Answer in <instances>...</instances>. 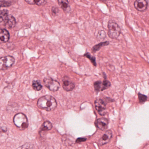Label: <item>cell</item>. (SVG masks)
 Returning <instances> with one entry per match:
<instances>
[{
    "label": "cell",
    "instance_id": "6da1fadb",
    "mask_svg": "<svg viewBox=\"0 0 149 149\" xmlns=\"http://www.w3.org/2000/svg\"><path fill=\"white\" fill-rule=\"evenodd\" d=\"M37 106L41 109L52 111L56 109L57 102L54 97L49 95L41 97L37 101Z\"/></svg>",
    "mask_w": 149,
    "mask_h": 149
},
{
    "label": "cell",
    "instance_id": "7a4b0ae2",
    "mask_svg": "<svg viewBox=\"0 0 149 149\" xmlns=\"http://www.w3.org/2000/svg\"><path fill=\"white\" fill-rule=\"evenodd\" d=\"M0 23L6 27L13 29L15 26L16 22L15 18L8 14V11L6 9L1 10L0 13Z\"/></svg>",
    "mask_w": 149,
    "mask_h": 149
},
{
    "label": "cell",
    "instance_id": "3957f363",
    "mask_svg": "<svg viewBox=\"0 0 149 149\" xmlns=\"http://www.w3.org/2000/svg\"><path fill=\"white\" fill-rule=\"evenodd\" d=\"M13 122L16 127L21 130H24L29 126L28 120L25 114L19 113L15 116Z\"/></svg>",
    "mask_w": 149,
    "mask_h": 149
},
{
    "label": "cell",
    "instance_id": "277c9868",
    "mask_svg": "<svg viewBox=\"0 0 149 149\" xmlns=\"http://www.w3.org/2000/svg\"><path fill=\"white\" fill-rule=\"evenodd\" d=\"M108 35L111 39H117L121 34V28L116 22L109 21L108 23Z\"/></svg>",
    "mask_w": 149,
    "mask_h": 149
},
{
    "label": "cell",
    "instance_id": "5b68a950",
    "mask_svg": "<svg viewBox=\"0 0 149 149\" xmlns=\"http://www.w3.org/2000/svg\"><path fill=\"white\" fill-rule=\"evenodd\" d=\"M15 62V59L11 56H4L0 59V69L5 70L11 68Z\"/></svg>",
    "mask_w": 149,
    "mask_h": 149
},
{
    "label": "cell",
    "instance_id": "8992f818",
    "mask_svg": "<svg viewBox=\"0 0 149 149\" xmlns=\"http://www.w3.org/2000/svg\"><path fill=\"white\" fill-rule=\"evenodd\" d=\"M43 84L50 91L53 92L57 91L60 88V83L50 77H45L43 80Z\"/></svg>",
    "mask_w": 149,
    "mask_h": 149
},
{
    "label": "cell",
    "instance_id": "52a82bcc",
    "mask_svg": "<svg viewBox=\"0 0 149 149\" xmlns=\"http://www.w3.org/2000/svg\"><path fill=\"white\" fill-rule=\"evenodd\" d=\"M96 109L100 115L102 116L105 115L106 113V104L102 99H97L95 102Z\"/></svg>",
    "mask_w": 149,
    "mask_h": 149
},
{
    "label": "cell",
    "instance_id": "ba28073f",
    "mask_svg": "<svg viewBox=\"0 0 149 149\" xmlns=\"http://www.w3.org/2000/svg\"><path fill=\"white\" fill-rule=\"evenodd\" d=\"M134 8L139 12H144L148 6V3L146 0H136L134 3Z\"/></svg>",
    "mask_w": 149,
    "mask_h": 149
},
{
    "label": "cell",
    "instance_id": "9c48e42d",
    "mask_svg": "<svg viewBox=\"0 0 149 149\" xmlns=\"http://www.w3.org/2000/svg\"><path fill=\"white\" fill-rule=\"evenodd\" d=\"M63 88L67 91H72L75 88V84L68 77H64L63 79Z\"/></svg>",
    "mask_w": 149,
    "mask_h": 149
},
{
    "label": "cell",
    "instance_id": "30bf717a",
    "mask_svg": "<svg viewBox=\"0 0 149 149\" xmlns=\"http://www.w3.org/2000/svg\"><path fill=\"white\" fill-rule=\"evenodd\" d=\"M95 124L96 126L99 130L102 131H104L108 128L109 121L108 119L105 118H101L96 120Z\"/></svg>",
    "mask_w": 149,
    "mask_h": 149
},
{
    "label": "cell",
    "instance_id": "8fae6325",
    "mask_svg": "<svg viewBox=\"0 0 149 149\" xmlns=\"http://www.w3.org/2000/svg\"><path fill=\"white\" fill-rule=\"evenodd\" d=\"M112 134L110 130L107 131L103 135L101 139L98 141V145L100 146H102L105 144L108 143L110 141L112 137Z\"/></svg>",
    "mask_w": 149,
    "mask_h": 149
},
{
    "label": "cell",
    "instance_id": "7c38bea8",
    "mask_svg": "<svg viewBox=\"0 0 149 149\" xmlns=\"http://www.w3.org/2000/svg\"><path fill=\"white\" fill-rule=\"evenodd\" d=\"M10 39V34L8 30L4 29H0V40L2 42H6Z\"/></svg>",
    "mask_w": 149,
    "mask_h": 149
},
{
    "label": "cell",
    "instance_id": "4fadbf2b",
    "mask_svg": "<svg viewBox=\"0 0 149 149\" xmlns=\"http://www.w3.org/2000/svg\"><path fill=\"white\" fill-rule=\"evenodd\" d=\"M63 144L65 146H70L74 144L75 140L74 138L69 135H65L62 138Z\"/></svg>",
    "mask_w": 149,
    "mask_h": 149
},
{
    "label": "cell",
    "instance_id": "5bb4252c",
    "mask_svg": "<svg viewBox=\"0 0 149 149\" xmlns=\"http://www.w3.org/2000/svg\"><path fill=\"white\" fill-rule=\"evenodd\" d=\"M57 1L60 7L65 12H68L70 10L68 0H58Z\"/></svg>",
    "mask_w": 149,
    "mask_h": 149
},
{
    "label": "cell",
    "instance_id": "9a60e30c",
    "mask_svg": "<svg viewBox=\"0 0 149 149\" xmlns=\"http://www.w3.org/2000/svg\"><path fill=\"white\" fill-rule=\"evenodd\" d=\"M28 4L30 5H36L38 6L45 5L47 3L46 0H25Z\"/></svg>",
    "mask_w": 149,
    "mask_h": 149
},
{
    "label": "cell",
    "instance_id": "2e32d148",
    "mask_svg": "<svg viewBox=\"0 0 149 149\" xmlns=\"http://www.w3.org/2000/svg\"><path fill=\"white\" fill-rule=\"evenodd\" d=\"M53 128V125L49 121H45L42 124L41 127V131H47L50 130Z\"/></svg>",
    "mask_w": 149,
    "mask_h": 149
},
{
    "label": "cell",
    "instance_id": "e0dca14e",
    "mask_svg": "<svg viewBox=\"0 0 149 149\" xmlns=\"http://www.w3.org/2000/svg\"><path fill=\"white\" fill-rule=\"evenodd\" d=\"M109 44V41H105L104 42H102L101 43H98L97 45H96L94 46L92 49V52L95 53L96 51L99 50L102 47L107 46Z\"/></svg>",
    "mask_w": 149,
    "mask_h": 149
},
{
    "label": "cell",
    "instance_id": "ac0fdd59",
    "mask_svg": "<svg viewBox=\"0 0 149 149\" xmlns=\"http://www.w3.org/2000/svg\"><path fill=\"white\" fill-rule=\"evenodd\" d=\"M32 87L36 91H40L42 88V85L38 81H33Z\"/></svg>",
    "mask_w": 149,
    "mask_h": 149
},
{
    "label": "cell",
    "instance_id": "d6986e66",
    "mask_svg": "<svg viewBox=\"0 0 149 149\" xmlns=\"http://www.w3.org/2000/svg\"><path fill=\"white\" fill-rule=\"evenodd\" d=\"M13 0H1V7H8L12 5Z\"/></svg>",
    "mask_w": 149,
    "mask_h": 149
},
{
    "label": "cell",
    "instance_id": "ffe728a7",
    "mask_svg": "<svg viewBox=\"0 0 149 149\" xmlns=\"http://www.w3.org/2000/svg\"><path fill=\"white\" fill-rule=\"evenodd\" d=\"M111 83L109 81H108V80H104L103 82H102V88L101 91H103L104 90L109 88L111 87Z\"/></svg>",
    "mask_w": 149,
    "mask_h": 149
},
{
    "label": "cell",
    "instance_id": "44dd1931",
    "mask_svg": "<svg viewBox=\"0 0 149 149\" xmlns=\"http://www.w3.org/2000/svg\"><path fill=\"white\" fill-rule=\"evenodd\" d=\"M84 56L85 57H87L91 61V63L92 64L94 65V66H96V63L95 57V56H92L89 53H87L84 55Z\"/></svg>",
    "mask_w": 149,
    "mask_h": 149
},
{
    "label": "cell",
    "instance_id": "7402d4cb",
    "mask_svg": "<svg viewBox=\"0 0 149 149\" xmlns=\"http://www.w3.org/2000/svg\"><path fill=\"white\" fill-rule=\"evenodd\" d=\"M102 82L100 81H97L94 83V88L95 90L97 92L102 91Z\"/></svg>",
    "mask_w": 149,
    "mask_h": 149
},
{
    "label": "cell",
    "instance_id": "603a6c76",
    "mask_svg": "<svg viewBox=\"0 0 149 149\" xmlns=\"http://www.w3.org/2000/svg\"><path fill=\"white\" fill-rule=\"evenodd\" d=\"M139 99V102L141 103H143L147 100V96L143 95V94L139 93L138 94Z\"/></svg>",
    "mask_w": 149,
    "mask_h": 149
},
{
    "label": "cell",
    "instance_id": "cb8c5ba5",
    "mask_svg": "<svg viewBox=\"0 0 149 149\" xmlns=\"http://www.w3.org/2000/svg\"><path fill=\"white\" fill-rule=\"evenodd\" d=\"M106 33L104 31H101L98 33L97 34V38L100 40H103L106 37Z\"/></svg>",
    "mask_w": 149,
    "mask_h": 149
},
{
    "label": "cell",
    "instance_id": "d4e9b609",
    "mask_svg": "<svg viewBox=\"0 0 149 149\" xmlns=\"http://www.w3.org/2000/svg\"><path fill=\"white\" fill-rule=\"evenodd\" d=\"M59 10L56 7H53L52 8V14L53 16H56L59 13Z\"/></svg>",
    "mask_w": 149,
    "mask_h": 149
},
{
    "label": "cell",
    "instance_id": "484cf974",
    "mask_svg": "<svg viewBox=\"0 0 149 149\" xmlns=\"http://www.w3.org/2000/svg\"><path fill=\"white\" fill-rule=\"evenodd\" d=\"M86 140H87V139H86V138H79L77 139L76 140V143H81V142H84V141H86Z\"/></svg>",
    "mask_w": 149,
    "mask_h": 149
},
{
    "label": "cell",
    "instance_id": "4316f807",
    "mask_svg": "<svg viewBox=\"0 0 149 149\" xmlns=\"http://www.w3.org/2000/svg\"><path fill=\"white\" fill-rule=\"evenodd\" d=\"M1 130L3 132H6L7 130V128H4V127H1Z\"/></svg>",
    "mask_w": 149,
    "mask_h": 149
}]
</instances>
